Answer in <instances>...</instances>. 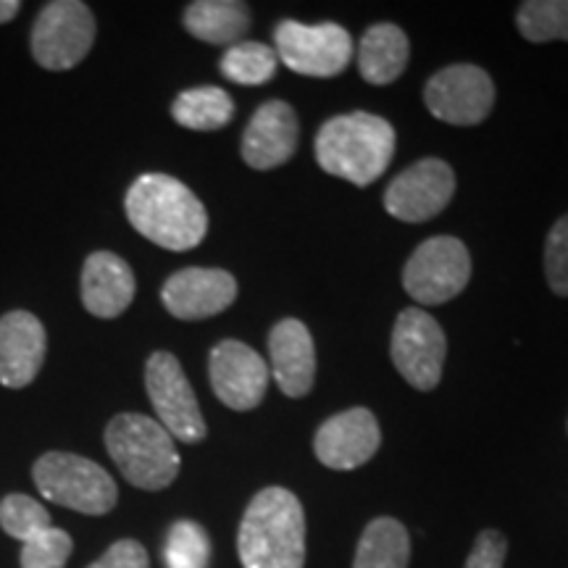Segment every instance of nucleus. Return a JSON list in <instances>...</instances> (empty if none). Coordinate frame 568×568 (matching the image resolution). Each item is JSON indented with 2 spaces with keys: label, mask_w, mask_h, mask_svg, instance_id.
<instances>
[{
  "label": "nucleus",
  "mask_w": 568,
  "mask_h": 568,
  "mask_svg": "<svg viewBox=\"0 0 568 568\" xmlns=\"http://www.w3.org/2000/svg\"><path fill=\"white\" fill-rule=\"evenodd\" d=\"M95 17L80 0H53L32 24V55L42 69L67 71L88 59L95 42Z\"/></svg>",
  "instance_id": "7"
},
{
  "label": "nucleus",
  "mask_w": 568,
  "mask_h": 568,
  "mask_svg": "<svg viewBox=\"0 0 568 568\" xmlns=\"http://www.w3.org/2000/svg\"><path fill=\"white\" fill-rule=\"evenodd\" d=\"M88 568H151V558L138 539H119Z\"/></svg>",
  "instance_id": "31"
},
{
  "label": "nucleus",
  "mask_w": 568,
  "mask_h": 568,
  "mask_svg": "<svg viewBox=\"0 0 568 568\" xmlns=\"http://www.w3.org/2000/svg\"><path fill=\"white\" fill-rule=\"evenodd\" d=\"M32 479L45 500L84 516H105L119 503L111 474L77 453H42L32 466Z\"/></svg>",
  "instance_id": "5"
},
{
  "label": "nucleus",
  "mask_w": 568,
  "mask_h": 568,
  "mask_svg": "<svg viewBox=\"0 0 568 568\" xmlns=\"http://www.w3.org/2000/svg\"><path fill=\"white\" fill-rule=\"evenodd\" d=\"M410 42L395 24L368 27L358 45V71L368 84H389L408 67Z\"/></svg>",
  "instance_id": "20"
},
{
  "label": "nucleus",
  "mask_w": 568,
  "mask_h": 568,
  "mask_svg": "<svg viewBox=\"0 0 568 568\" xmlns=\"http://www.w3.org/2000/svg\"><path fill=\"white\" fill-rule=\"evenodd\" d=\"M424 103L439 122L456 126L481 124L495 105V82L474 63H456L437 71L426 82Z\"/></svg>",
  "instance_id": "11"
},
{
  "label": "nucleus",
  "mask_w": 568,
  "mask_h": 568,
  "mask_svg": "<svg viewBox=\"0 0 568 568\" xmlns=\"http://www.w3.org/2000/svg\"><path fill=\"white\" fill-rule=\"evenodd\" d=\"M410 537L397 518L379 516L364 529L353 568H408Z\"/></svg>",
  "instance_id": "22"
},
{
  "label": "nucleus",
  "mask_w": 568,
  "mask_h": 568,
  "mask_svg": "<svg viewBox=\"0 0 568 568\" xmlns=\"http://www.w3.org/2000/svg\"><path fill=\"white\" fill-rule=\"evenodd\" d=\"M51 514L42 506L40 500H34L30 495H6L0 500V529L6 535L19 539V542H27V539L40 535L42 529H51Z\"/></svg>",
  "instance_id": "27"
},
{
  "label": "nucleus",
  "mask_w": 568,
  "mask_h": 568,
  "mask_svg": "<svg viewBox=\"0 0 568 568\" xmlns=\"http://www.w3.org/2000/svg\"><path fill=\"white\" fill-rule=\"evenodd\" d=\"M166 568H209L211 564V539L201 524L182 518L172 524L163 545Z\"/></svg>",
  "instance_id": "26"
},
{
  "label": "nucleus",
  "mask_w": 568,
  "mask_h": 568,
  "mask_svg": "<svg viewBox=\"0 0 568 568\" xmlns=\"http://www.w3.org/2000/svg\"><path fill=\"white\" fill-rule=\"evenodd\" d=\"M397 374L418 393H432L443 379L447 339L443 326L424 308L400 311L389 339Z\"/></svg>",
  "instance_id": "10"
},
{
  "label": "nucleus",
  "mask_w": 568,
  "mask_h": 568,
  "mask_svg": "<svg viewBox=\"0 0 568 568\" xmlns=\"http://www.w3.org/2000/svg\"><path fill=\"white\" fill-rule=\"evenodd\" d=\"M301 126L290 103L268 101L253 113L243 134V159L255 172L284 166L297 151Z\"/></svg>",
  "instance_id": "17"
},
{
  "label": "nucleus",
  "mask_w": 568,
  "mask_h": 568,
  "mask_svg": "<svg viewBox=\"0 0 568 568\" xmlns=\"http://www.w3.org/2000/svg\"><path fill=\"white\" fill-rule=\"evenodd\" d=\"M508 556V539L495 529H485L468 552L464 568H503Z\"/></svg>",
  "instance_id": "30"
},
{
  "label": "nucleus",
  "mask_w": 568,
  "mask_h": 568,
  "mask_svg": "<svg viewBox=\"0 0 568 568\" xmlns=\"http://www.w3.org/2000/svg\"><path fill=\"white\" fill-rule=\"evenodd\" d=\"M545 276L552 293L568 297V213L552 224L545 243Z\"/></svg>",
  "instance_id": "29"
},
{
  "label": "nucleus",
  "mask_w": 568,
  "mask_h": 568,
  "mask_svg": "<svg viewBox=\"0 0 568 568\" xmlns=\"http://www.w3.org/2000/svg\"><path fill=\"white\" fill-rule=\"evenodd\" d=\"M268 372L287 397H305L316 382V347L308 326L282 318L268 335Z\"/></svg>",
  "instance_id": "18"
},
{
  "label": "nucleus",
  "mask_w": 568,
  "mask_h": 568,
  "mask_svg": "<svg viewBox=\"0 0 568 568\" xmlns=\"http://www.w3.org/2000/svg\"><path fill=\"white\" fill-rule=\"evenodd\" d=\"M105 447L122 477L132 487L159 493L180 474V453L174 437L151 416L119 414L105 426Z\"/></svg>",
  "instance_id": "4"
},
{
  "label": "nucleus",
  "mask_w": 568,
  "mask_h": 568,
  "mask_svg": "<svg viewBox=\"0 0 568 568\" xmlns=\"http://www.w3.org/2000/svg\"><path fill=\"white\" fill-rule=\"evenodd\" d=\"M209 379L226 408L253 410L266 397L272 372L251 345L240 339H222L209 355Z\"/></svg>",
  "instance_id": "13"
},
{
  "label": "nucleus",
  "mask_w": 568,
  "mask_h": 568,
  "mask_svg": "<svg viewBox=\"0 0 568 568\" xmlns=\"http://www.w3.org/2000/svg\"><path fill=\"white\" fill-rule=\"evenodd\" d=\"M182 21L184 30L209 45H234L251 30V11L237 0H195Z\"/></svg>",
  "instance_id": "21"
},
{
  "label": "nucleus",
  "mask_w": 568,
  "mask_h": 568,
  "mask_svg": "<svg viewBox=\"0 0 568 568\" xmlns=\"http://www.w3.org/2000/svg\"><path fill=\"white\" fill-rule=\"evenodd\" d=\"M74 550L69 531L63 529H42L40 535H34L21 542L19 552V566L21 568H63Z\"/></svg>",
  "instance_id": "28"
},
{
  "label": "nucleus",
  "mask_w": 568,
  "mask_h": 568,
  "mask_svg": "<svg viewBox=\"0 0 568 568\" xmlns=\"http://www.w3.org/2000/svg\"><path fill=\"white\" fill-rule=\"evenodd\" d=\"M124 211L142 237L166 251H193L209 232L205 205L169 174H142L126 190Z\"/></svg>",
  "instance_id": "1"
},
{
  "label": "nucleus",
  "mask_w": 568,
  "mask_h": 568,
  "mask_svg": "<svg viewBox=\"0 0 568 568\" xmlns=\"http://www.w3.org/2000/svg\"><path fill=\"white\" fill-rule=\"evenodd\" d=\"M172 116L184 130L195 132H216L232 122L234 101L222 88H193L176 95L172 103Z\"/></svg>",
  "instance_id": "23"
},
{
  "label": "nucleus",
  "mask_w": 568,
  "mask_h": 568,
  "mask_svg": "<svg viewBox=\"0 0 568 568\" xmlns=\"http://www.w3.org/2000/svg\"><path fill=\"white\" fill-rule=\"evenodd\" d=\"M276 59L303 77H337L353 59V38L345 27L301 24V21H280L274 30Z\"/></svg>",
  "instance_id": "8"
},
{
  "label": "nucleus",
  "mask_w": 568,
  "mask_h": 568,
  "mask_svg": "<svg viewBox=\"0 0 568 568\" xmlns=\"http://www.w3.org/2000/svg\"><path fill=\"white\" fill-rule=\"evenodd\" d=\"M379 445V422L368 408H351L326 418L314 437L316 458L335 471H351L368 464Z\"/></svg>",
  "instance_id": "15"
},
{
  "label": "nucleus",
  "mask_w": 568,
  "mask_h": 568,
  "mask_svg": "<svg viewBox=\"0 0 568 568\" xmlns=\"http://www.w3.org/2000/svg\"><path fill=\"white\" fill-rule=\"evenodd\" d=\"M138 293V282L122 255L95 251L82 266L80 295L88 314L98 318H116L130 308Z\"/></svg>",
  "instance_id": "19"
},
{
  "label": "nucleus",
  "mask_w": 568,
  "mask_h": 568,
  "mask_svg": "<svg viewBox=\"0 0 568 568\" xmlns=\"http://www.w3.org/2000/svg\"><path fill=\"white\" fill-rule=\"evenodd\" d=\"M456 195V174L439 159H422L389 182L385 209L397 222L422 224L447 209Z\"/></svg>",
  "instance_id": "12"
},
{
  "label": "nucleus",
  "mask_w": 568,
  "mask_h": 568,
  "mask_svg": "<svg viewBox=\"0 0 568 568\" xmlns=\"http://www.w3.org/2000/svg\"><path fill=\"white\" fill-rule=\"evenodd\" d=\"M145 389L151 397L155 422L184 445L203 443L209 426L197 406L195 389L174 353L159 351L145 364Z\"/></svg>",
  "instance_id": "6"
},
{
  "label": "nucleus",
  "mask_w": 568,
  "mask_h": 568,
  "mask_svg": "<svg viewBox=\"0 0 568 568\" xmlns=\"http://www.w3.org/2000/svg\"><path fill=\"white\" fill-rule=\"evenodd\" d=\"M471 280V255L458 237L422 243L403 268V287L422 305H443L458 297Z\"/></svg>",
  "instance_id": "9"
},
{
  "label": "nucleus",
  "mask_w": 568,
  "mask_h": 568,
  "mask_svg": "<svg viewBox=\"0 0 568 568\" xmlns=\"http://www.w3.org/2000/svg\"><path fill=\"white\" fill-rule=\"evenodd\" d=\"M516 27L529 42H568V0H527L518 6Z\"/></svg>",
  "instance_id": "25"
},
{
  "label": "nucleus",
  "mask_w": 568,
  "mask_h": 568,
  "mask_svg": "<svg viewBox=\"0 0 568 568\" xmlns=\"http://www.w3.org/2000/svg\"><path fill=\"white\" fill-rule=\"evenodd\" d=\"M243 568H303L305 510L284 487H266L247 503L237 531Z\"/></svg>",
  "instance_id": "2"
},
{
  "label": "nucleus",
  "mask_w": 568,
  "mask_h": 568,
  "mask_svg": "<svg viewBox=\"0 0 568 568\" xmlns=\"http://www.w3.org/2000/svg\"><path fill=\"white\" fill-rule=\"evenodd\" d=\"M48 353L45 326L30 311L0 316V385L21 389L38 379Z\"/></svg>",
  "instance_id": "16"
},
{
  "label": "nucleus",
  "mask_w": 568,
  "mask_h": 568,
  "mask_svg": "<svg viewBox=\"0 0 568 568\" xmlns=\"http://www.w3.org/2000/svg\"><path fill=\"white\" fill-rule=\"evenodd\" d=\"M395 155V130L366 111L332 116L316 134V163L337 180L366 187L385 174Z\"/></svg>",
  "instance_id": "3"
},
{
  "label": "nucleus",
  "mask_w": 568,
  "mask_h": 568,
  "mask_svg": "<svg viewBox=\"0 0 568 568\" xmlns=\"http://www.w3.org/2000/svg\"><path fill=\"white\" fill-rule=\"evenodd\" d=\"M19 11H21L19 0H0V24H6V21L17 19Z\"/></svg>",
  "instance_id": "32"
},
{
  "label": "nucleus",
  "mask_w": 568,
  "mask_h": 568,
  "mask_svg": "<svg viewBox=\"0 0 568 568\" xmlns=\"http://www.w3.org/2000/svg\"><path fill=\"white\" fill-rule=\"evenodd\" d=\"M163 308L182 322L224 314L237 301V280L224 268L190 266L172 274L161 290Z\"/></svg>",
  "instance_id": "14"
},
{
  "label": "nucleus",
  "mask_w": 568,
  "mask_h": 568,
  "mask_svg": "<svg viewBox=\"0 0 568 568\" xmlns=\"http://www.w3.org/2000/svg\"><path fill=\"white\" fill-rule=\"evenodd\" d=\"M276 63H280V59H276L274 48L264 45V42L240 40L226 48V53L222 55V74L230 82L253 88V84L272 80L276 74Z\"/></svg>",
  "instance_id": "24"
}]
</instances>
